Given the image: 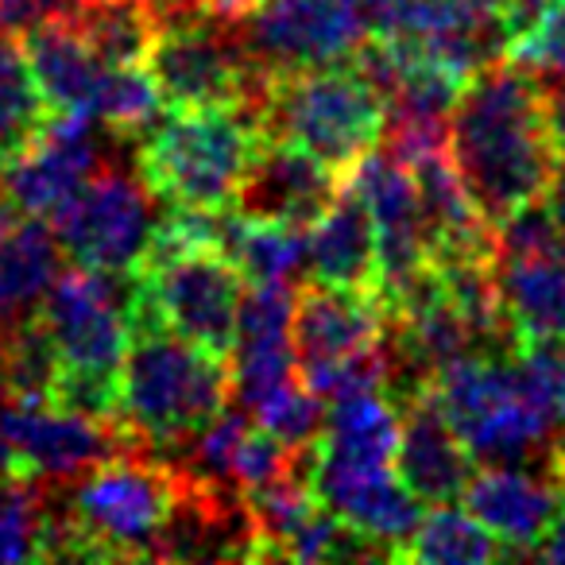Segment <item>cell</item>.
<instances>
[{
  "label": "cell",
  "instance_id": "1",
  "mask_svg": "<svg viewBox=\"0 0 565 565\" xmlns=\"http://www.w3.org/2000/svg\"><path fill=\"white\" fill-rule=\"evenodd\" d=\"M449 159L488 225L542 202L557 156L546 86L515 58L488 63L465 82L449 117Z\"/></svg>",
  "mask_w": 565,
  "mask_h": 565
},
{
  "label": "cell",
  "instance_id": "2",
  "mask_svg": "<svg viewBox=\"0 0 565 565\" xmlns=\"http://www.w3.org/2000/svg\"><path fill=\"white\" fill-rule=\"evenodd\" d=\"M233 403L225 356L167 330L151 315H136L113 392V423L128 449H143L174 465V457Z\"/></svg>",
  "mask_w": 565,
  "mask_h": 565
},
{
  "label": "cell",
  "instance_id": "3",
  "mask_svg": "<svg viewBox=\"0 0 565 565\" xmlns=\"http://www.w3.org/2000/svg\"><path fill=\"white\" fill-rule=\"evenodd\" d=\"M140 315V275L66 267L43 295L35 322L58 356L55 403L113 423V392Z\"/></svg>",
  "mask_w": 565,
  "mask_h": 565
},
{
  "label": "cell",
  "instance_id": "4",
  "mask_svg": "<svg viewBox=\"0 0 565 565\" xmlns=\"http://www.w3.org/2000/svg\"><path fill=\"white\" fill-rule=\"evenodd\" d=\"M71 562H140L151 557L182 492V472L143 449L105 457L71 484H55Z\"/></svg>",
  "mask_w": 565,
  "mask_h": 565
},
{
  "label": "cell",
  "instance_id": "5",
  "mask_svg": "<svg viewBox=\"0 0 565 565\" xmlns=\"http://www.w3.org/2000/svg\"><path fill=\"white\" fill-rule=\"evenodd\" d=\"M259 136L310 151L345 179L387 132V105L353 63L275 74L256 105Z\"/></svg>",
  "mask_w": 565,
  "mask_h": 565
},
{
  "label": "cell",
  "instance_id": "6",
  "mask_svg": "<svg viewBox=\"0 0 565 565\" xmlns=\"http://www.w3.org/2000/svg\"><path fill=\"white\" fill-rule=\"evenodd\" d=\"M465 449L480 465H550L565 457V430L531 399L515 356H461L430 384Z\"/></svg>",
  "mask_w": 565,
  "mask_h": 565
},
{
  "label": "cell",
  "instance_id": "7",
  "mask_svg": "<svg viewBox=\"0 0 565 565\" xmlns=\"http://www.w3.org/2000/svg\"><path fill=\"white\" fill-rule=\"evenodd\" d=\"M259 136L248 109H167L136 148V171L159 202L228 210Z\"/></svg>",
  "mask_w": 565,
  "mask_h": 565
},
{
  "label": "cell",
  "instance_id": "8",
  "mask_svg": "<svg viewBox=\"0 0 565 565\" xmlns=\"http://www.w3.org/2000/svg\"><path fill=\"white\" fill-rule=\"evenodd\" d=\"M140 275V310L194 345L228 356L248 279L217 244L151 241Z\"/></svg>",
  "mask_w": 565,
  "mask_h": 565
},
{
  "label": "cell",
  "instance_id": "9",
  "mask_svg": "<svg viewBox=\"0 0 565 565\" xmlns=\"http://www.w3.org/2000/svg\"><path fill=\"white\" fill-rule=\"evenodd\" d=\"M143 66L167 109H248L256 117L271 82V74L252 58L241 20L213 12L159 28Z\"/></svg>",
  "mask_w": 565,
  "mask_h": 565
},
{
  "label": "cell",
  "instance_id": "10",
  "mask_svg": "<svg viewBox=\"0 0 565 565\" xmlns=\"http://www.w3.org/2000/svg\"><path fill=\"white\" fill-rule=\"evenodd\" d=\"M71 264L97 271H136L156 241L159 194L136 167H105L47 221Z\"/></svg>",
  "mask_w": 565,
  "mask_h": 565
},
{
  "label": "cell",
  "instance_id": "11",
  "mask_svg": "<svg viewBox=\"0 0 565 565\" xmlns=\"http://www.w3.org/2000/svg\"><path fill=\"white\" fill-rule=\"evenodd\" d=\"M345 186L369 205L380 236V282L376 295L387 310L399 307L430 271V244H426V221L418 205L415 174L399 151L372 148L353 171Z\"/></svg>",
  "mask_w": 565,
  "mask_h": 565
},
{
  "label": "cell",
  "instance_id": "12",
  "mask_svg": "<svg viewBox=\"0 0 565 565\" xmlns=\"http://www.w3.org/2000/svg\"><path fill=\"white\" fill-rule=\"evenodd\" d=\"M117 143L125 136L94 113H51L40 140L0 171V182L24 217L51 221L94 174L113 167Z\"/></svg>",
  "mask_w": 565,
  "mask_h": 565
},
{
  "label": "cell",
  "instance_id": "13",
  "mask_svg": "<svg viewBox=\"0 0 565 565\" xmlns=\"http://www.w3.org/2000/svg\"><path fill=\"white\" fill-rule=\"evenodd\" d=\"M244 43L267 74H291L353 58L369 40L356 0H259L241 20Z\"/></svg>",
  "mask_w": 565,
  "mask_h": 565
},
{
  "label": "cell",
  "instance_id": "14",
  "mask_svg": "<svg viewBox=\"0 0 565 565\" xmlns=\"http://www.w3.org/2000/svg\"><path fill=\"white\" fill-rule=\"evenodd\" d=\"M0 423L17 446L20 469L43 484H71L105 457L125 454L128 441L109 418L63 407V403H20L0 392Z\"/></svg>",
  "mask_w": 565,
  "mask_h": 565
},
{
  "label": "cell",
  "instance_id": "15",
  "mask_svg": "<svg viewBox=\"0 0 565 565\" xmlns=\"http://www.w3.org/2000/svg\"><path fill=\"white\" fill-rule=\"evenodd\" d=\"M341 179L333 167L287 140H259L252 151L244 179L233 194V210L248 221H267L282 228H310L333 202Z\"/></svg>",
  "mask_w": 565,
  "mask_h": 565
},
{
  "label": "cell",
  "instance_id": "16",
  "mask_svg": "<svg viewBox=\"0 0 565 565\" xmlns=\"http://www.w3.org/2000/svg\"><path fill=\"white\" fill-rule=\"evenodd\" d=\"M461 503L511 557H539L542 539L562 511V465H484L469 477Z\"/></svg>",
  "mask_w": 565,
  "mask_h": 565
},
{
  "label": "cell",
  "instance_id": "17",
  "mask_svg": "<svg viewBox=\"0 0 565 565\" xmlns=\"http://www.w3.org/2000/svg\"><path fill=\"white\" fill-rule=\"evenodd\" d=\"M387 338V307L376 291L333 287L307 279L295 291L291 345L299 356V372H318L326 364L349 361L369 349H380Z\"/></svg>",
  "mask_w": 565,
  "mask_h": 565
},
{
  "label": "cell",
  "instance_id": "18",
  "mask_svg": "<svg viewBox=\"0 0 565 565\" xmlns=\"http://www.w3.org/2000/svg\"><path fill=\"white\" fill-rule=\"evenodd\" d=\"M399 449H395V472L399 480L426 503L461 500L465 484L477 469H472V454L465 449L461 434L454 430V423L446 418L441 403L434 399V392L411 395L407 403H399Z\"/></svg>",
  "mask_w": 565,
  "mask_h": 565
},
{
  "label": "cell",
  "instance_id": "19",
  "mask_svg": "<svg viewBox=\"0 0 565 565\" xmlns=\"http://www.w3.org/2000/svg\"><path fill=\"white\" fill-rule=\"evenodd\" d=\"M495 291L515 345L565 338V241L526 256H495Z\"/></svg>",
  "mask_w": 565,
  "mask_h": 565
},
{
  "label": "cell",
  "instance_id": "20",
  "mask_svg": "<svg viewBox=\"0 0 565 565\" xmlns=\"http://www.w3.org/2000/svg\"><path fill=\"white\" fill-rule=\"evenodd\" d=\"M307 271L318 282L376 291L380 282V236L369 205L341 186L338 202L307 228Z\"/></svg>",
  "mask_w": 565,
  "mask_h": 565
},
{
  "label": "cell",
  "instance_id": "21",
  "mask_svg": "<svg viewBox=\"0 0 565 565\" xmlns=\"http://www.w3.org/2000/svg\"><path fill=\"white\" fill-rule=\"evenodd\" d=\"M20 43L51 113H94L109 63L89 47L78 28H43Z\"/></svg>",
  "mask_w": 565,
  "mask_h": 565
},
{
  "label": "cell",
  "instance_id": "22",
  "mask_svg": "<svg viewBox=\"0 0 565 565\" xmlns=\"http://www.w3.org/2000/svg\"><path fill=\"white\" fill-rule=\"evenodd\" d=\"M63 248L47 221H20L0 241V326H20L35 318L43 295L63 271Z\"/></svg>",
  "mask_w": 565,
  "mask_h": 565
},
{
  "label": "cell",
  "instance_id": "23",
  "mask_svg": "<svg viewBox=\"0 0 565 565\" xmlns=\"http://www.w3.org/2000/svg\"><path fill=\"white\" fill-rule=\"evenodd\" d=\"M217 248L241 267L248 282H287V287H295V279L307 271V228L248 221L233 205L217 213Z\"/></svg>",
  "mask_w": 565,
  "mask_h": 565
},
{
  "label": "cell",
  "instance_id": "24",
  "mask_svg": "<svg viewBox=\"0 0 565 565\" xmlns=\"http://www.w3.org/2000/svg\"><path fill=\"white\" fill-rule=\"evenodd\" d=\"M55 484L32 472L0 480V562H51Z\"/></svg>",
  "mask_w": 565,
  "mask_h": 565
},
{
  "label": "cell",
  "instance_id": "25",
  "mask_svg": "<svg viewBox=\"0 0 565 565\" xmlns=\"http://www.w3.org/2000/svg\"><path fill=\"white\" fill-rule=\"evenodd\" d=\"M47 120L51 109L35 86L24 47L4 32L0 35V171L40 140Z\"/></svg>",
  "mask_w": 565,
  "mask_h": 565
},
{
  "label": "cell",
  "instance_id": "26",
  "mask_svg": "<svg viewBox=\"0 0 565 565\" xmlns=\"http://www.w3.org/2000/svg\"><path fill=\"white\" fill-rule=\"evenodd\" d=\"M500 557H511L508 546L492 531H484L465 508L457 511L454 503H438L426 511L403 550V562L423 565H480L500 562Z\"/></svg>",
  "mask_w": 565,
  "mask_h": 565
},
{
  "label": "cell",
  "instance_id": "27",
  "mask_svg": "<svg viewBox=\"0 0 565 565\" xmlns=\"http://www.w3.org/2000/svg\"><path fill=\"white\" fill-rule=\"evenodd\" d=\"M78 32L109 66H140L156 43L159 24L140 0H89Z\"/></svg>",
  "mask_w": 565,
  "mask_h": 565
},
{
  "label": "cell",
  "instance_id": "28",
  "mask_svg": "<svg viewBox=\"0 0 565 565\" xmlns=\"http://www.w3.org/2000/svg\"><path fill=\"white\" fill-rule=\"evenodd\" d=\"M163 97H159L156 78L148 74V66H109L102 89H97L94 117L105 120L113 132H120L125 140L148 136L163 117Z\"/></svg>",
  "mask_w": 565,
  "mask_h": 565
},
{
  "label": "cell",
  "instance_id": "29",
  "mask_svg": "<svg viewBox=\"0 0 565 565\" xmlns=\"http://www.w3.org/2000/svg\"><path fill=\"white\" fill-rule=\"evenodd\" d=\"M252 418H256L271 438H279L287 449H310L322 441L330 411H326L322 395H318L315 387H307V380L299 376L295 384L282 387V392H275Z\"/></svg>",
  "mask_w": 565,
  "mask_h": 565
},
{
  "label": "cell",
  "instance_id": "30",
  "mask_svg": "<svg viewBox=\"0 0 565 565\" xmlns=\"http://www.w3.org/2000/svg\"><path fill=\"white\" fill-rule=\"evenodd\" d=\"M511 356L531 399L546 411L550 423L565 430V338L523 341Z\"/></svg>",
  "mask_w": 565,
  "mask_h": 565
},
{
  "label": "cell",
  "instance_id": "31",
  "mask_svg": "<svg viewBox=\"0 0 565 565\" xmlns=\"http://www.w3.org/2000/svg\"><path fill=\"white\" fill-rule=\"evenodd\" d=\"M508 58L526 66L542 86H565V0L550 4L542 24L519 47H511Z\"/></svg>",
  "mask_w": 565,
  "mask_h": 565
},
{
  "label": "cell",
  "instance_id": "32",
  "mask_svg": "<svg viewBox=\"0 0 565 565\" xmlns=\"http://www.w3.org/2000/svg\"><path fill=\"white\" fill-rule=\"evenodd\" d=\"M89 0H0V28L24 40L43 28H78Z\"/></svg>",
  "mask_w": 565,
  "mask_h": 565
},
{
  "label": "cell",
  "instance_id": "33",
  "mask_svg": "<svg viewBox=\"0 0 565 565\" xmlns=\"http://www.w3.org/2000/svg\"><path fill=\"white\" fill-rule=\"evenodd\" d=\"M356 4H361L364 24H369L372 35H392L411 0H356Z\"/></svg>",
  "mask_w": 565,
  "mask_h": 565
},
{
  "label": "cell",
  "instance_id": "34",
  "mask_svg": "<svg viewBox=\"0 0 565 565\" xmlns=\"http://www.w3.org/2000/svg\"><path fill=\"white\" fill-rule=\"evenodd\" d=\"M140 4L156 17L159 28L186 24V20H194V17H205V0H140Z\"/></svg>",
  "mask_w": 565,
  "mask_h": 565
},
{
  "label": "cell",
  "instance_id": "35",
  "mask_svg": "<svg viewBox=\"0 0 565 565\" xmlns=\"http://www.w3.org/2000/svg\"><path fill=\"white\" fill-rule=\"evenodd\" d=\"M539 557H546V562H565V461H562V511H557L550 534L542 539Z\"/></svg>",
  "mask_w": 565,
  "mask_h": 565
},
{
  "label": "cell",
  "instance_id": "36",
  "mask_svg": "<svg viewBox=\"0 0 565 565\" xmlns=\"http://www.w3.org/2000/svg\"><path fill=\"white\" fill-rule=\"evenodd\" d=\"M546 113H550V132H554V148L565 163V86H546Z\"/></svg>",
  "mask_w": 565,
  "mask_h": 565
},
{
  "label": "cell",
  "instance_id": "37",
  "mask_svg": "<svg viewBox=\"0 0 565 565\" xmlns=\"http://www.w3.org/2000/svg\"><path fill=\"white\" fill-rule=\"evenodd\" d=\"M542 202H546V210H550V217H554L557 233L565 236V163H557V171H554V179H550Z\"/></svg>",
  "mask_w": 565,
  "mask_h": 565
},
{
  "label": "cell",
  "instance_id": "38",
  "mask_svg": "<svg viewBox=\"0 0 565 565\" xmlns=\"http://www.w3.org/2000/svg\"><path fill=\"white\" fill-rule=\"evenodd\" d=\"M259 0H205V12L213 17H225V20H244L256 12Z\"/></svg>",
  "mask_w": 565,
  "mask_h": 565
},
{
  "label": "cell",
  "instance_id": "39",
  "mask_svg": "<svg viewBox=\"0 0 565 565\" xmlns=\"http://www.w3.org/2000/svg\"><path fill=\"white\" fill-rule=\"evenodd\" d=\"M20 217H24V210L12 202V194L4 190V182H0V241H4V236H9L12 228L20 225Z\"/></svg>",
  "mask_w": 565,
  "mask_h": 565
},
{
  "label": "cell",
  "instance_id": "40",
  "mask_svg": "<svg viewBox=\"0 0 565 565\" xmlns=\"http://www.w3.org/2000/svg\"><path fill=\"white\" fill-rule=\"evenodd\" d=\"M12 472H20V457H17V446H12L9 430H4V423H0V480L12 477Z\"/></svg>",
  "mask_w": 565,
  "mask_h": 565
},
{
  "label": "cell",
  "instance_id": "41",
  "mask_svg": "<svg viewBox=\"0 0 565 565\" xmlns=\"http://www.w3.org/2000/svg\"><path fill=\"white\" fill-rule=\"evenodd\" d=\"M0 35H4V28H0Z\"/></svg>",
  "mask_w": 565,
  "mask_h": 565
}]
</instances>
